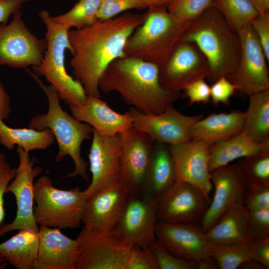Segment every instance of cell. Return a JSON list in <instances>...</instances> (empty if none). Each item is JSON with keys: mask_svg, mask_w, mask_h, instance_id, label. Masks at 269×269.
<instances>
[{"mask_svg": "<svg viewBox=\"0 0 269 269\" xmlns=\"http://www.w3.org/2000/svg\"><path fill=\"white\" fill-rule=\"evenodd\" d=\"M143 18V14L129 12L98 20L83 28L69 30L68 38L74 50L70 65L88 97L101 98L100 78L113 61L126 56L127 41Z\"/></svg>", "mask_w": 269, "mask_h": 269, "instance_id": "obj_1", "label": "cell"}, {"mask_svg": "<svg viewBox=\"0 0 269 269\" xmlns=\"http://www.w3.org/2000/svg\"><path fill=\"white\" fill-rule=\"evenodd\" d=\"M99 88L105 94L118 93L125 103L150 114L162 113L179 99L180 93L162 86L159 66L127 55L109 65L100 79Z\"/></svg>", "mask_w": 269, "mask_h": 269, "instance_id": "obj_2", "label": "cell"}, {"mask_svg": "<svg viewBox=\"0 0 269 269\" xmlns=\"http://www.w3.org/2000/svg\"><path fill=\"white\" fill-rule=\"evenodd\" d=\"M183 40L193 43L205 56L210 70L207 79L211 83L221 77L230 80L236 73L241 55L240 37L215 7H210L191 22Z\"/></svg>", "mask_w": 269, "mask_h": 269, "instance_id": "obj_3", "label": "cell"}, {"mask_svg": "<svg viewBox=\"0 0 269 269\" xmlns=\"http://www.w3.org/2000/svg\"><path fill=\"white\" fill-rule=\"evenodd\" d=\"M26 70L42 90L48 103L47 112L32 117L28 123V128L37 131L49 129L58 146L55 161L60 162L69 156L74 163V170L66 177L79 176L88 181V163L81 156V147L85 140L91 138L93 128L63 110L60 104L61 99L56 90L51 85H45L38 76L27 68Z\"/></svg>", "mask_w": 269, "mask_h": 269, "instance_id": "obj_4", "label": "cell"}, {"mask_svg": "<svg viewBox=\"0 0 269 269\" xmlns=\"http://www.w3.org/2000/svg\"><path fill=\"white\" fill-rule=\"evenodd\" d=\"M142 23L129 37L127 56L160 66L183 40L190 23L180 20L166 8H149Z\"/></svg>", "mask_w": 269, "mask_h": 269, "instance_id": "obj_5", "label": "cell"}, {"mask_svg": "<svg viewBox=\"0 0 269 269\" xmlns=\"http://www.w3.org/2000/svg\"><path fill=\"white\" fill-rule=\"evenodd\" d=\"M39 16L46 28L47 47L40 65L32 67L33 73L44 76L69 106L81 104L88 96L81 83L67 73L64 64L66 50L74 53L68 38L70 29L54 22L46 10H41Z\"/></svg>", "mask_w": 269, "mask_h": 269, "instance_id": "obj_6", "label": "cell"}, {"mask_svg": "<svg viewBox=\"0 0 269 269\" xmlns=\"http://www.w3.org/2000/svg\"><path fill=\"white\" fill-rule=\"evenodd\" d=\"M33 194V214L37 225L60 229L80 226L89 198L84 190L78 187L56 188L51 179L44 175L34 182Z\"/></svg>", "mask_w": 269, "mask_h": 269, "instance_id": "obj_7", "label": "cell"}, {"mask_svg": "<svg viewBox=\"0 0 269 269\" xmlns=\"http://www.w3.org/2000/svg\"><path fill=\"white\" fill-rule=\"evenodd\" d=\"M76 240L75 269H125L132 246L114 230L103 232L84 226Z\"/></svg>", "mask_w": 269, "mask_h": 269, "instance_id": "obj_8", "label": "cell"}, {"mask_svg": "<svg viewBox=\"0 0 269 269\" xmlns=\"http://www.w3.org/2000/svg\"><path fill=\"white\" fill-rule=\"evenodd\" d=\"M12 15L9 23H0V65L24 69L39 65L47 47L46 39L32 33L20 10Z\"/></svg>", "mask_w": 269, "mask_h": 269, "instance_id": "obj_9", "label": "cell"}, {"mask_svg": "<svg viewBox=\"0 0 269 269\" xmlns=\"http://www.w3.org/2000/svg\"><path fill=\"white\" fill-rule=\"evenodd\" d=\"M17 152L19 164L15 175L7 185L5 193L11 192L15 196L16 213L10 223L0 226V237L14 230H25L38 233L39 228L33 214L34 180L43 172L40 166H35V157H30L29 153L20 146Z\"/></svg>", "mask_w": 269, "mask_h": 269, "instance_id": "obj_10", "label": "cell"}, {"mask_svg": "<svg viewBox=\"0 0 269 269\" xmlns=\"http://www.w3.org/2000/svg\"><path fill=\"white\" fill-rule=\"evenodd\" d=\"M210 70L208 61L196 45L182 40L159 67L160 82L167 90L180 92L189 84L207 78Z\"/></svg>", "mask_w": 269, "mask_h": 269, "instance_id": "obj_11", "label": "cell"}, {"mask_svg": "<svg viewBox=\"0 0 269 269\" xmlns=\"http://www.w3.org/2000/svg\"><path fill=\"white\" fill-rule=\"evenodd\" d=\"M118 136L122 148L118 182L127 188L130 195L139 196L154 141L134 127Z\"/></svg>", "mask_w": 269, "mask_h": 269, "instance_id": "obj_12", "label": "cell"}, {"mask_svg": "<svg viewBox=\"0 0 269 269\" xmlns=\"http://www.w3.org/2000/svg\"><path fill=\"white\" fill-rule=\"evenodd\" d=\"M158 201L148 197L130 195L114 230L130 246L146 248L156 239Z\"/></svg>", "mask_w": 269, "mask_h": 269, "instance_id": "obj_13", "label": "cell"}, {"mask_svg": "<svg viewBox=\"0 0 269 269\" xmlns=\"http://www.w3.org/2000/svg\"><path fill=\"white\" fill-rule=\"evenodd\" d=\"M128 112L132 116L134 128L147 134L154 141L168 145L191 140L192 126L203 117V115L182 114L172 104L159 114L142 113L132 107Z\"/></svg>", "mask_w": 269, "mask_h": 269, "instance_id": "obj_14", "label": "cell"}, {"mask_svg": "<svg viewBox=\"0 0 269 269\" xmlns=\"http://www.w3.org/2000/svg\"><path fill=\"white\" fill-rule=\"evenodd\" d=\"M241 55L237 71L230 81L237 91L250 95L269 89V73L264 52L250 24L239 32Z\"/></svg>", "mask_w": 269, "mask_h": 269, "instance_id": "obj_15", "label": "cell"}, {"mask_svg": "<svg viewBox=\"0 0 269 269\" xmlns=\"http://www.w3.org/2000/svg\"><path fill=\"white\" fill-rule=\"evenodd\" d=\"M210 144L191 139L168 145L174 162L176 180L186 182L200 189L209 204L213 189L209 168Z\"/></svg>", "mask_w": 269, "mask_h": 269, "instance_id": "obj_16", "label": "cell"}, {"mask_svg": "<svg viewBox=\"0 0 269 269\" xmlns=\"http://www.w3.org/2000/svg\"><path fill=\"white\" fill-rule=\"evenodd\" d=\"M209 204L200 189L176 180L158 201V219L170 223H200Z\"/></svg>", "mask_w": 269, "mask_h": 269, "instance_id": "obj_17", "label": "cell"}, {"mask_svg": "<svg viewBox=\"0 0 269 269\" xmlns=\"http://www.w3.org/2000/svg\"><path fill=\"white\" fill-rule=\"evenodd\" d=\"M214 194L200 222L205 233L221 217L236 204L243 203L246 186L235 163L216 168L210 171Z\"/></svg>", "mask_w": 269, "mask_h": 269, "instance_id": "obj_18", "label": "cell"}, {"mask_svg": "<svg viewBox=\"0 0 269 269\" xmlns=\"http://www.w3.org/2000/svg\"><path fill=\"white\" fill-rule=\"evenodd\" d=\"M121 153L118 135L107 136L93 129L88 154L92 181L84 190L89 197L118 182Z\"/></svg>", "mask_w": 269, "mask_h": 269, "instance_id": "obj_19", "label": "cell"}, {"mask_svg": "<svg viewBox=\"0 0 269 269\" xmlns=\"http://www.w3.org/2000/svg\"><path fill=\"white\" fill-rule=\"evenodd\" d=\"M156 240L169 252L178 258L197 263L210 255L209 241L200 223H170L158 221Z\"/></svg>", "mask_w": 269, "mask_h": 269, "instance_id": "obj_20", "label": "cell"}, {"mask_svg": "<svg viewBox=\"0 0 269 269\" xmlns=\"http://www.w3.org/2000/svg\"><path fill=\"white\" fill-rule=\"evenodd\" d=\"M130 193L119 182L90 196L83 214L84 226L100 231H112L125 209Z\"/></svg>", "mask_w": 269, "mask_h": 269, "instance_id": "obj_21", "label": "cell"}, {"mask_svg": "<svg viewBox=\"0 0 269 269\" xmlns=\"http://www.w3.org/2000/svg\"><path fill=\"white\" fill-rule=\"evenodd\" d=\"M37 257L33 269H75L76 240L58 228L40 226Z\"/></svg>", "mask_w": 269, "mask_h": 269, "instance_id": "obj_22", "label": "cell"}, {"mask_svg": "<svg viewBox=\"0 0 269 269\" xmlns=\"http://www.w3.org/2000/svg\"><path fill=\"white\" fill-rule=\"evenodd\" d=\"M69 107L75 118L105 136H114L133 127L128 111L123 114L117 112L101 98L87 97L82 104Z\"/></svg>", "mask_w": 269, "mask_h": 269, "instance_id": "obj_23", "label": "cell"}, {"mask_svg": "<svg viewBox=\"0 0 269 269\" xmlns=\"http://www.w3.org/2000/svg\"><path fill=\"white\" fill-rule=\"evenodd\" d=\"M176 181L175 165L167 144L154 141L139 196L159 201Z\"/></svg>", "mask_w": 269, "mask_h": 269, "instance_id": "obj_24", "label": "cell"}, {"mask_svg": "<svg viewBox=\"0 0 269 269\" xmlns=\"http://www.w3.org/2000/svg\"><path fill=\"white\" fill-rule=\"evenodd\" d=\"M248 219V210L242 203L236 204L204 233L205 236L209 242L220 245L251 243L253 240Z\"/></svg>", "mask_w": 269, "mask_h": 269, "instance_id": "obj_25", "label": "cell"}, {"mask_svg": "<svg viewBox=\"0 0 269 269\" xmlns=\"http://www.w3.org/2000/svg\"><path fill=\"white\" fill-rule=\"evenodd\" d=\"M245 113L211 114L197 121L191 130V138L212 144L230 138L243 131Z\"/></svg>", "mask_w": 269, "mask_h": 269, "instance_id": "obj_26", "label": "cell"}, {"mask_svg": "<svg viewBox=\"0 0 269 269\" xmlns=\"http://www.w3.org/2000/svg\"><path fill=\"white\" fill-rule=\"evenodd\" d=\"M269 150V141L258 143L243 131L227 139L210 144L209 168L213 169L236 159Z\"/></svg>", "mask_w": 269, "mask_h": 269, "instance_id": "obj_27", "label": "cell"}, {"mask_svg": "<svg viewBox=\"0 0 269 269\" xmlns=\"http://www.w3.org/2000/svg\"><path fill=\"white\" fill-rule=\"evenodd\" d=\"M38 233L21 230L0 243V256L17 269H33L39 246Z\"/></svg>", "mask_w": 269, "mask_h": 269, "instance_id": "obj_28", "label": "cell"}, {"mask_svg": "<svg viewBox=\"0 0 269 269\" xmlns=\"http://www.w3.org/2000/svg\"><path fill=\"white\" fill-rule=\"evenodd\" d=\"M248 97L243 131L256 142L269 141V89Z\"/></svg>", "mask_w": 269, "mask_h": 269, "instance_id": "obj_29", "label": "cell"}, {"mask_svg": "<svg viewBox=\"0 0 269 269\" xmlns=\"http://www.w3.org/2000/svg\"><path fill=\"white\" fill-rule=\"evenodd\" d=\"M55 140L52 132L48 129L37 131L29 128H12L0 119V143L8 149H13L16 145L29 153L35 149H46Z\"/></svg>", "mask_w": 269, "mask_h": 269, "instance_id": "obj_30", "label": "cell"}, {"mask_svg": "<svg viewBox=\"0 0 269 269\" xmlns=\"http://www.w3.org/2000/svg\"><path fill=\"white\" fill-rule=\"evenodd\" d=\"M212 6L222 14L230 27L238 32L259 14L249 0H213Z\"/></svg>", "mask_w": 269, "mask_h": 269, "instance_id": "obj_31", "label": "cell"}, {"mask_svg": "<svg viewBox=\"0 0 269 269\" xmlns=\"http://www.w3.org/2000/svg\"><path fill=\"white\" fill-rule=\"evenodd\" d=\"M235 164L246 187L269 185V150L239 159Z\"/></svg>", "mask_w": 269, "mask_h": 269, "instance_id": "obj_32", "label": "cell"}, {"mask_svg": "<svg viewBox=\"0 0 269 269\" xmlns=\"http://www.w3.org/2000/svg\"><path fill=\"white\" fill-rule=\"evenodd\" d=\"M103 0H79L68 12L51 19L56 23L69 28L81 29L93 24L98 19V13Z\"/></svg>", "mask_w": 269, "mask_h": 269, "instance_id": "obj_33", "label": "cell"}, {"mask_svg": "<svg viewBox=\"0 0 269 269\" xmlns=\"http://www.w3.org/2000/svg\"><path fill=\"white\" fill-rule=\"evenodd\" d=\"M207 250L221 269H238L251 259V243L220 245L209 242Z\"/></svg>", "mask_w": 269, "mask_h": 269, "instance_id": "obj_34", "label": "cell"}, {"mask_svg": "<svg viewBox=\"0 0 269 269\" xmlns=\"http://www.w3.org/2000/svg\"><path fill=\"white\" fill-rule=\"evenodd\" d=\"M213 0H172L167 10L180 20L191 22L208 8Z\"/></svg>", "mask_w": 269, "mask_h": 269, "instance_id": "obj_35", "label": "cell"}, {"mask_svg": "<svg viewBox=\"0 0 269 269\" xmlns=\"http://www.w3.org/2000/svg\"><path fill=\"white\" fill-rule=\"evenodd\" d=\"M159 269H195L197 262L178 258L167 251L156 239L149 246Z\"/></svg>", "mask_w": 269, "mask_h": 269, "instance_id": "obj_36", "label": "cell"}, {"mask_svg": "<svg viewBox=\"0 0 269 269\" xmlns=\"http://www.w3.org/2000/svg\"><path fill=\"white\" fill-rule=\"evenodd\" d=\"M146 8L144 0H103L98 11V19L108 20L129 9Z\"/></svg>", "mask_w": 269, "mask_h": 269, "instance_id": "obj_37", "label": "cell"}, {"mask_svg": "<svg viewBox=\"0 0 269 269\" xmlns=\"http://www.w3.org/2000/svg\"><path fill=\"white\" fill-rule=\"evenodd\" d=\"M125 269H159L155 258L148 248L131 247Z\"/></svg>", "mask_w": 269, "mask_h": 269, "instance_id": "obj_38", "label": "cell"}, {"mask_svg": "<svg viewBox=\"0 0 269 269\" xmlns=\"http://www.w3.org/2000/svg\"><path fill=\"white\" fill-rule=\"evenodd\" d=\"M243 204L248 211L269 209V185L246 187Z\"/></svg>", "mask_w": 269, "mask_h": 269, "instance_id": "obj_39", "label": "cell"}, {"mask_svg": "<svg viewBox=\"0 0 269 269\" xmlns=\"http://www.w3.org/2000/svg\"><path fill=\"white\" fill-rule=\"evenodd\" d=\"M248 219L253 241L269 236V209L248 211Z\"/></svg>", "mask_w": 269, "mask_h": 269, "instance_id": "obj_40", "label": "cell"}, {"mask_svg": "<svg viewBox=\"0 0 269 269\" xmlns=\"http://www.w3.org/2000/svg\"><path fill=\"white\" fill-rule=\"evenodd\" d=\"M237 91V86L225 77H221L210 86V101L215 105H227L230 99Z\"/></svg>", "mask_w": 269, "mask_h": 269, "instance_id": "obj_41", "label": "cell"}, {"mask_svg": "<svg viewBox=\"0 0 269 269\" xmlns=\"http://www.w3.org/2000/svg\"><path fill=\"white\" fill-rule=\"evenodd\" d=\"M250 25L269 62V11L259 13Z\"/></svg>", "mask_w": 269, "mask_h": 269, "instance_id": "obj_42", "label": "cell"}, {"mask_svg": "<svg viewBox=\"0 0 269 269\" xmlns=\"http://www.w3.org/2000/svg\"><path fill=\"white\" fill-rule=\"evenodd\" d=\"M16 168H12L6 155L0 152V226L3 225L5 216L3 195L7 185L14 178Z\"/></svg>", "mask_w": 269, "mask_h": 269, "instance_id": "obj_43", "label": "cell"}, {"mask_svg": "<svg viewBox=\"0 0 269 269\" xmlns=\"http://www.w3.org/2000/svg\"><path fill=\"white\" fill-rule=\"evenodd\" d=\"M183 91L190 105L201 103L207 104L210 101V86L204 79L197 80L189 84Z\"/></svg>", "mask_w": 269, "mask_h": 269, "instance_id": "obj_44", "label": "cell"}, {"mask_svg": "<svg viewBox=\"0 0 269 269\" xmlns=\"http://www.w3.org/2000/svg\"><path fill=\"white\" fill-rule=\"evenodd\" d=\"M250 258L269 269V236L254 241L251 243Z\"/></svg>", "mask_w": 269, "mask_h": 269, "instance_id": "obj_45", "label": "cell"}, {"mask_svg": "<svg viewBox=\"0 0 269 269\" xmlns=\"http://www.w3.org/2000/svg\"><path fill=\"white\" fill-rule=\"evenodd\" d=\"M29 0H0V23H7L10 15L20 10Z\"/></svg>", "mask_w": 269, "mask_h": 269, "instance_id": "obj_46", "label": "cell"}, {"mask_svg": "<svg viewBox=\"0 0 269 269\" xmlns=\"http://www.w3.org/2000/svg\"><path fill=\"white\" fill-rule=\"evenodd\" d=\"M11 112L10 96L0 80V119H7Z\"/></svg>", "mask_w": 269, "mask_h": 269, "instance_id": "obj_47", "label": "cell"}, {"mask_svg": "<svg viewBox=\"0 0 269 269\" xmlns=\"http://www.w3.org/2000/svg\"><path fill=\"white\" fill-rule=\"evenodd\" d=\"M197 269H216L219 268L216 261L211 256L197 262Z\"/></svg>", "mask_w": 269, "mask_h": 269, "instance_id": "obj_48", "label": "cell"}, {"mask_svg": "<svg viewBox=\"0 0 269 269\" xmlns=\"http://www.w3.org/2000/svg\"><path fill=\"white\" fill-rule=\"evenodd\" d=\"M259 13L269 11V0H249Z\"/></svg>", "mask_w": 269, "mask_h": 269, "instance_id": "obj_49", "label": "cell"}, {"mask_svg": "<svg viewBox=\"0 0 269 269\" xmlns=\"http://www.w3.org/2000/svg\"><path fill=\"white\" fill-rule=\"evenodd\" d=\"M147 8H167L172 0H144Z\"/></svg>", "mask_w": 269, "mask_h": 269, "instance_id": "obj_50", "label": "cell"}, {"mask_svg": "<svg viewBox=\"0 0 269 269\" xmlns=\"http://www.w3.org/2000/svg\"><path fill=\"white\" fill-rule=\"evenodd\" d=\"M239 268L244 269H265L261 264L252 259L245 261L240 265Z\"/></svg>", "mask_w": 269, "mask_h": 269, "instance_id": "obj_51", "label": "cell"}, {"mask_svg": "<svg viewBox=\"0 0 269 269\" xmlns=\"http://www.w3.org/2000/svg\"><path fill=\"white\" fill-rule=\"evenodd\" d=\"M8 263L3 258L0 256V269H4L6 268Z\"/></svg>", "mask_w": 269, "mask_h": 269, "instance_id": "obj_52", "label": "cell"}]
</instances>
